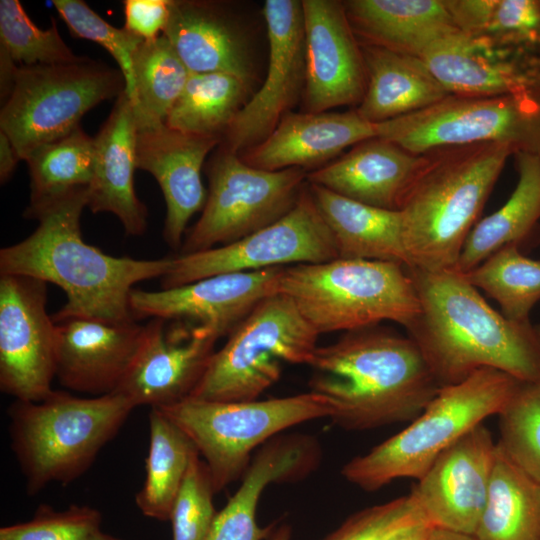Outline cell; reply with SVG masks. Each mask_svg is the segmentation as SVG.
<instances>
[{
  "instance_id": "29",
  "label": "cell",
  "mask_w": 540,
  "mask_h": 540,
  "mask_svg": "<svg viewBox=\"0 0 540 540\" xmlns=\"http://www.w3.org/2000/svg\"><path fill=\"white\" fill-rule=\"evenodd\" d=\"M367 85L356 112L371 123L392 120L431 106L449 92L420 57L362 44Z\"/></svg>"
},
{
  "instance_id": "28",
  "label": "cell",
  "mask_w": 540,
  "mask_h": 540,
  "mask_svg": "<svg viewBox=\"0 0 540 540\" xmlns=\"http://www.w3.org/2000/svg\"><path fill=\"white\" fill-rule=\"evenodd\" d=\"M163 35L191 74L227 73L248 82L250 67L244 43L218 5L172 0Z\"/></svg>"
},
{
  "instance_id": "47",
  "label": "cell",
  "mask_w": 540,
  "mask_h": 540,
  "mask_svg": "<svg viewBox=\"0 0 540 540\" xmlns=\"http://www.w3.org/2000/svg\"><path fill=\"white\" fill-rule=\"evenodd\" d=\"M432 527L429 523L415 525L401 531L390 540H427Z\"/></svg>"
},
{
  "instance_id": "40",
  "label": "cell",
  "mask_w": 540,
  "mask_h": 540,
  "mask_svg": "<svg viewBox=\"0 0 540 540\" xmlns=\"http://www.w3.org/2000/svg\"><path fill=\"white\" fill-rule=\"evenodd\" d=\"M497 416L498 448L540 484V381L521 382Z\"/></svg>"
},
{
  "instance_id": "20",
  "label": "cell",
  "mask_w": 540,
  "mask_h": 540,
  "mask_svg": "<svg viewBox=\"0 0 540 540\" xmlns=\"http://www.w3.org/2000/svg\"><path fill=\"white\" fill-rule=\"evenodd\" d=\"M420 58L449 94L516 95L540 87L533 53L460 30L436 41Z\"/></svg>"
},
{
  "instance_id": "21",
  "label": "cell",
  "mask_w": 540,
  "mask_h": 540,
  "mask_svg": "<svg viewBox=\"0 0 540 540\" xmlns=\"http://www.w3.org/2000/svg\"><path fill=\"white\" fill-rule=\"evenodd\" d=\"M220 137L183 133L165 123L138 127L137 169L158 182L166 203L163 238L180 250L192 216L203 209L207 192L201 171L206 156Z\"/></svg>"
},
{
  "instance_id": "19",
  "label": "cell",
  "mask_w": 540,
  "mask_h": 540,
  "mask_svg": "<svg viewBox=\"0 0 540 540\" xmlns=\"http://www.w3.org/2000/svg\"><path fill=\"white\" fill-rule=\"evenodd\" d=\"M305 105L308 113L360 104L366 69L343 2L302 0Z\"/></svg>"
},
{
  "instance_id": "50",
  "label": "cell",
  "mask_w": 540,
  "mask_h": 540,
  "mask_svg": "<svg viewBox=\"0 0 540 540\" xmlns=\"http://www.w3.org/2000/svg\"><path fill=\"white\" fill-rule=\"evenodd\" d=\"M88 540H121V539L113 537L99 530L95 534H93Z\"/></svg>"
},
{
  "instance_id": "43",
  "label": "cell",
  "mask_w": 540,
  "mask_h": 540,
  "mask_svg": "<svg viewBox=\"0 0 540 540\" xmlns=\"http://www.w3.org/2000/svg\"><path fill=\"white\" fill-rule=\"evenodd\" d=\"M423 523L429 522L411 491L356 512L324 540H390L401 531Z\"/></svg>"
},
{
  "instance_id": "41",
  "label": "cell",
  "mask_w": 540,
  "mask_h": 540,
  "mask_svg": "<svg viewBox=\"0 0 540 540\" xmlns=\"http://www.w3.org/2000/svg\"><path fill=\"white\" fill-rule=\"evenodd\" d=\"M52 3L74 37L95 42L111 54L124 77L125 92L134 106L133 55L143 40L124 27H114L84 1L53 0Z\"/></svg>"
},
{
  "instance_id": "7",
  "label": "cell",
  "mask_w": 540,
  "mask_h": 540,
  "mask_svg": "<svg viewBox=\"0 0 540 540\" xmlns=\"http://www.w3.org/2000/svg\"><path fill=\"white\" fill-rule=\"evenodd\" d=\"M278 293L290 298L321 335L393 321L407 327L419 312L411 276L399 264L341 259L284 267Z\"/></svg>"
},
{
  "instance_id": "17",
  "label": "cell",
  "mask_w": 540,
  "mask_h": 540,
  "mask_svg": "<svg viewBox=\"0 0 540 540\" xmlns=\"http://www.w3.org/2000/svg\"><path fill=\"white\" fill-rule=\"evenodd\" d=\"M284 267L219 274L177 287L133 289V317L160 318L202 326L219 338L228 336L265 298L278 293Z\"/></svg>"
},
{
  "instance_id": "38",
  "label": "cell",
  "mask_w": 540,
  "mask_h": 540,
  "mask_svg": "<svg viewBox=\"0 0 540 540\" xmlns=\"http://www.w3.org/2000/svg\"><path fill=\"white\" fill-rule=\"evenodd\" d=\"M463 274L499 304L504 317L530 322V312L540 300V260L524 256L518 245L509 244Z\"/></svg>"
},
{
  "instance_id": "48",
  "label": "cell",
  "mask_w": 540,
  "mask_h": 540,
  "mask_svg": "<svg viewBox=\"0 0 540 540\" xmlns=\"http://www.w3.org/2000/svg\"><path fill=\"white\" fill-rule=\"evenodd\" d=\"M427 540H477L474 535L432 527Z\"/></svg>"
},
{
  "instance_id": "39",
  "label": "cell",
  "mask_w": 540,
  "mask_h": 540,
  "mask_svg": "<svg viewBox=\"0 0 540 540\" xmlns=\"http://www.w3.org/2000/svg\"><path fill=\"white\" fill-rule=\"evenodd\" d=\"M41 29L18 0L0 1V51L17 66L67 64L79 61L59 34L55 19Z\"/></svg>"
},
{
  "instance_id": "52",
  "label": "cell",
  "mask_w": 540,
  "mask_h": 540,
  "mask_svg": "<svg viewBox=\"0 0 540 540\" xmlns=\"http://www.w3.org/2000/svg\"><path fill=\"white\" fill-rule=\"evenodd\" d=\"M534 61L537 64V66L540 68V53L534 54Z\"/></svg>"
},
{
  "instance_id": "1",
  "label": "cell",
  "mask_w": 540,
  "mask_h": 540,
  "mask_svg": "<svg viewBox=\"0 0 540 540\" xmlns=\"http://www.w3.org/2000/svg\"><path fill=\"white\" fill-rule=\"evenodd\" d=\"M406 269L419 312L405 329L440 387L482 368L540 381V345L530 322H514L494 310L455 268Z\"/></svg>"
},
{
  "instance_id": "51",
  "label": "cell",
  "mask_w": 540,
  "mask_h": 540,
  "mask_svg": "<svg viewBox=\"0 0 540 540\" xmlns=\"http://www.w3.org/2000/svg\"><path fill=\"white\" fill-rule=\"evenodd\" d=\"M534 328L540 345V323L538 325H535Z\"/></svg>"
},
{
  "instance_id": "31",
  "label": "cell",
  "mask_w": 540,
  "mask_h": 540,
  "mask_svg": "<svg viewBox=\"0 0 540 540\" xmlns=\"http://www.w3.org/2000/svg\"><path fill=\"white\" fill-rule=\"evenodd\" d=\"M517 185L506 203L471 229L456 270L467 273L498 249L518 245L540 219V155L514 154Z\"/></svg>"
},
{
  "instance_id": "44",
  "label": "cell",
  "mask_w": 540,
  "mask_h": 540,
  "mask_svg": "<svg viewBox=\"0 0 540 540\" xmlns=\"http://www.w3.org/2000/svg\"><path fill=\"white\" fill-rule=\"evenodd\" d=\"M101 522V512L90 506L55 510L42 504L29 521L1 527L0 540H88Z\"/></svg>"
},
{
  "instance_id": "16",
  "label": "cell",
  "mask_w": 540,
  "mask_h": 540,
  "mask_svg": "<svg viewBox=\"0 0 540 540\" xmlns=\"http://www.w3.org/2000/svg\"><path fill=\"white\" fill-rule=\"evenodd\" d=\"M263 15L269 43L266 77L224 134V148L236 154L261 143L274 131L305 84L301 1L266 0Z\"/></svg>"
},
{
  "instance_id": "32",
  "label": "cell",
  "mask_w": 540,
  "mask_h": 540,
  "mask_svg": "<svg viewBox=\"0 0 540 540\" xmlns=\"http://www.w3.org/2000/svg\"><path fill=\"white\" fill-rule=\"evenodd\" d=\"M95 146L79 126L67 136L43 144L24 159L30 177V199L23 213L37 220L56 204L89 188Z\"/></svg>"
},
{
  "instance_id": "6",
  "label": "cell",
  "mask_w": 540,
  "mask_h": 540,
  "mask_svg": "<svg viewBox=\"0 0 540 540\" xmlns=\"http://www.w3.org/2000/svg\"><path fill=\"white\" fill-rule=\"evenodd\" d=\"M522 381L482 368L463 381L442 386L400 432L348 461L342 476L364 491L396 479L419 480L436 459L490 416L498 415Z\"/></svg>"
},
{
  "instance_id": "10",
  "label": "cell",
  "mask_w": 540,
  "mask_h": 540,
  "mask_svg": "<svg viewBox=\"0 0 540 540\" xmlns=\"http://www.w3.org/2000/svg\"><path fill=\"white\" fill-rule=\"evenodd\" d=\"M125 90L119 69L87 57L67 64L18 66L0 111V131L24 160L35 148L70 134L90 109Z\"/></svg>"
},
{
  "instance_id": "42",
  "label": "cell",
  "mask_w": 540,
  "mask_h": 540,
  "mask_svg": "<svg viewBox=\"0 0 540 540\" xmlns=\"http://www.w3.org/2000/svg\"><path fill=\"white\" fill-rule=\"evenodd\" d=\"M214 494L208 467L197 452L191 459L171 511L173 540L207 539L217 514Z\"/></svg>"
},
{
  "instance_id": "13",
  "label": "cell",
  "mask_w": 540,
  "mask_h": 540,
  "mask_svg": "<svg viewBox=\"0 0 540 540\" xmlns=\"http://www.w3.org/2000/svg\"><path fill=\"white\" fill-rule=\"evenodd\" d=\"M337 258L334 237L307 183L295 206L276 222L231 244L174 256L161 285L166 289L219 274L317 264Z\"/></svg>"
},
{
  "instance_id": "36",
  "label": "cell",
  "mask_w": 540,
  "mask_h": 540,
  "mask_svg": "<svg viewBox=\"0 0 540 540\" xmlns=\"http://www.w3.org/2000/svg\"><path fill=\"white\" fill-rule=\"evenodd\" d=\"M190 74L163 34L138 46L133 55L138 127L165 123Z\"/></svg>"
},
{
  "instance_id": "4",
  "label": "cell",
  "mask_w": 540,
  "mask_h": 540,
  "mask_svg": "<svg viewBox=\"0 0 540 540\" xmlns=\"http://www.w3.org/2000/svg\"><path fill=\"white\" fill-rule=\"evenodd\" d=\"M428 161L400 213L410 268H456L464 242L513 150L484 143L445 148Z\"/></svg>"
},
{
  "instance_id": "37",
  "label": "cell",
  "mask_w": 540,
  "mask_h": 540,
  "mask_svg": "<svg viewBox=\"0 0 540 540\" xmlns=\"http://www.w3.org/2000/svg\"><path fill=\"white\" fill-rule=\"evenodd\" d=\"M458 30L499 44L540 48L538 0H444Z\"/></svg>"
},
{
  "instance_id": "46",
  "label": "cell",
  "mask_w": 540,
  "mask_h": 540,
  "mask_svg": "<svg viewBox=\"0 0 540 540\" xmlns=\"http://www.w3.org/2000/svg\"><path fill=\"white\" fill-rule=\"evenodd\" d=\"M21 160L9 137L0 131V181L6 183L13 175Z\"/></svg>"
},
{
  "instance_id": "9",
  "label": "cell",
  "mask_w": 540,
  "mask_h": 540,
  "mask_svg": "<svg viewBox=\"0 0 540 540\" xmlns=\"http://www.w3.org/2000/svg\"><path fill=\"white\" fill-rule=\"evenodd\" d=\"M319 334L281 293L263 299L216 350L191 397L210 401L258 399L285 364L310 365Z\"/></svg>"
},
{
  "instance_id": "33",
  "label": "cell",
  "mask_w": 540,
  "mask_h": 540,
  "mask_svg": "<svg viewBox=\"0 0 540 540\" xmlns=\"http://www.w3.org/2000/svg\"><path fill=\"white\" fill-rule=\"evenodd\" d=\"M474 536L477 540H540V484L499 448Z\"/></svg>"
},
{
  "instance_id": "24",
  "label": "cell",
  "mask_w": 540,
  "mask_h": 540,
  "mask_svg": "<svg viewBox=\"0 0 540 540\" xmlns=\"http://www.w3.org/2000/svg\"><path fill=\"white\" fill-rule=\"evenodd\" d=\"M427 161L428 154H415L375 137L308 173L307 182L363 204L399 211Z\"/></svg>"
},
{
  "instance_id": "23",
  "label": "cell",
  "mask_w": 540,
  "mask_h": 540,
  "mask_svg": "<svg viewBox=\"0 0 540 540\" xmlns=\"http://www.w3.org/2000/svg\"><path fill=\"white\" fill-rule=\"evenodd\" d=\"M320 457L318 442L310 436L288 434L269 440L254 453L238 489L217 511L206 540H266L276 525L257 523L262 493L272 483L305 478L317 468Z\"/></svg>"
},
{
  "instance_id": "11",
  "label": "cell",
  "mask_w": 540,
  "mask_h": 540,
  "mask_svg": "<svg viewBox=\"0 0 540 540\" xmlns=\"http://www.w3.org/2000/svg\"><path fill=\"white\" fill-rule=\"evenodd\" d=\"M377 130L378 137L415 154L498 143L514 154L540 155V87L516 95L450 94L417 112L377 123Z\"/></svg>"
},
{
  "instance_id": "15",
  "label": "cell",
  "mask_w": 540,
  "mask_h": 540,
  "mask_svg": "<svg viewBox=\"0 0 540 540\" xmlns=\"http://www.w3.org/2000/svg\"><path fill=\"white\" fill-rule=\"evenodd\" d=\"M219 337L182 321L153 318L126 376L115 390L135 407L162 408L192 396L203 378Z\"/></svg>"
},
{
  "instance_id": "25",
  "label": "cell",
  "mask_w": 540,
  "mask_h": 540,
  "mask_svg": "<svg viewBox=\"0 0 540 540\" xmlns=\"http://www.w3.org/2000/svg\"><path fill=\"white\" fill-rule=\"evenodd\" d=\"M137 131L133 105L124 92L94 137L93 176L87 203L93 213L115 215L131 236L145 232L148 217L134 186Z\"/></svg>"
},
{
  "instance_id": "35",
  "label": "cell",
  "mask_w": 540,
  "mask_h": 540,
  "mask_svg": "<svg viewBox=\"0 0 540 540\" xmlns=\"http://www.w3.org/2000/svg\"><path fill=\"white\" fill-rule=\"evenodd\" d=\"M246 86L227 73L190 74L165 124L183 133L221 138L243 107Z\"/></svg>"
},
{
  "instance_id": "22",
  "label": "cell",
  "mask_w": 540,
  "mask_h": 540,
  "mask_svg": "<svg viewBox=\"0 0 540 540\" xmlns=\"http://www.w3.org/2000/svg\"><path fill=\"white\" fill-rule=\"evenodd\" d=\"M54 321L60 384L94 396L114 393L138 354L145 325L88 317Z\"/></svg>"
},
{
  "instance_id": "27",
  "label": "cell",
  "mask_w": 540,
  "mask_h": 540,
  "mask_svg": "<svg viewBox=\"0 0 540 540\" xmlns=\"http://www.w3.org/2000/svg\"><path fill=\"white\" fill-rule=\"evenodd\" d=\"M355 36L368 45L421 57L458 30L444 0H349L343 2Z\"/></svg>"
},
{
  "instance_id": "26",
  "label": "cell",
  "mask_w": 540,
  "mask_h": 540,
  "mask_svg": "<svg viewBox=\"0 0 540 540\" xmlns=\"http://www.w3.org/2000/svg\"><path fill=\"white\" fill-rule=\"evenodd\" d=\"M378 137L377 124L344 113H288L274 131L241 157L268 171L309 167L328 161L343 149Z\"/></svg>"
},
{
  "instance_id": "2",
  "label": "cell",
  "mask_w": 540,
  "mask_h": 540,
  "mask_svg": "<svg viewBox=\"0 0 540 540\" xmlns=\"http://www.w3.org/2000/svg\"><path fill=\"white\" fill-rule=\"evenodd\" d=\"M309 367L310 391L327 399L329 419L349 431L409 423L440 388L414 341L379 325L319 346Z\"/></svg>"
},
{
  "instance_id": "30",
  "label": "cell",
  "mask_w": 540,
  "mask_h": 540,
  "mask_svg": "<svg viewBox=\"0 0 540 540\" xmlns=\"http://www.w3.org/2000/svg\"><path fill=\"white\" fill-rule=\"evenodd\" d=\"M308 186L334 237L339 258L411 267L400 211L363 204L318 185Z\"/></svg>"
},
{
  "instance_id": "14",
  "label": "cell",
  "mask_w": 540,
  "mask_h": 540,
  "mask_svg": "<svg viewBox=\"0 0 540 540\" xmlns=\"http://www.w3.org/2000/svg\"><path fill=\"white\" fill-rule=\"evenodd\" d=\"M57 325L47 311V283L0 274V389L20 401L52 391Z\"/></svg>"
},
{
  "instance_id": "8",
  "label": "cell",
  "mask_w": 540,
  "mask_h": 540,
  "mask_svg": "<svg viewBox=\"0 0 540 540\" xmlns=\"http://www.w3.org/2000/svg\"><path fill=\"white\" fill-rule=\"evenodd\" d=\"M157 409L193 442L216 493L242 478L257 448L291 427L332 415L327 399L312 391L250 401L189 397Z\"/></svg>"
},
{
  "instance_id": "12",
  "label": "cell",
  "mask_w": 540,
  "mask_h": 540,
  "mask_svg": "<svg viewBox=\"0 0 540 540\" xmlns=\"http://www.w3.org/2000/svg\"><path fill=\"white\" fill-rule=\"evenodd\" d=\"M207 175L205 205L179 255L231 244L276 222L295 206L307 184L303 168L259 169L224 147L210 160Z\"/></svg>"
},
{
  "instance_id": "18",
  "label": "cell",
  "mask_w": 540,
  "mask_h": 540,
  "mask_svg": "<svg viewBox=\"0 0 540 540\" xmlns=\"http://www.w3.org/2000/svg\"><path fill=\"white\" fill-rule=\"evenodd\" d=\"M497 454V441L480 424L443 452L417 480L411 491L433 527L474 535Z\"/></svg>"
},
{
  "instance_id": "3",
  "label": "cell",
  "mask_w": 540,
  "mask_h": 540,
  "mask_svg": "<svg viewBox=\"0 0 540 540\" xmlns=\"http://www.w3.org/2000/svg\"><path fill=\"white\" fill-rule=\"evenodd\" d=\"M87 203L88 189L44 213L28 237L0 250V274L32 277L61 288L66 302L53 315L54 320L88 317L134 321L129 303L133 286L165 276L173 257H115L86 243L80 218Z\"/></svg>"
},
{
  "instance_id": "34",
  "label": "cell",
  "mask_w": 540,
  "mask_h": 540,
  "mask_svg": "<svg viewBox=\"0 0 540 540\" xmlns=\"http://www.w3.org/2000/svg\"><path fill=\"white\" fill-rule=\"evenodd\" d=\"M149 432L146 477L135 502L145 516L168 521L191 459L198 451L189 437L157 408L150 409Z\"/></svg>"
},
{
  "instance_id": "5",
  "label": "cell",
  "mask_w": 540,
  "mask_h": 540,
  "mask_svg": "<svg viewBox=\"0 0 540 540\" xmlns=\"http://www.w3.org/2000/svg\"><path fill=\"white\" fill-rule=\"evenodd\" d=\"M135 408L115 393L84 398L53 390L40 401L15 400L9 435L27 494L82 476Z\"/></svg>"
},
{
  "instance_id": "49",
  "label": "cell",
  "mask_w": 540,
  "mask_h": 540,
  "mask_svg": "<svg viewBox=\"0 0 540 540\" xmlns=\"http://www.w3.org/2000/svg\"><path fill=\"white\" fill-rule=\"evenodd\" d=\"M291 538V527L283 523L281 525H276L272 533L266 540H290Z\"/></svg>"
},
{
  "instance_id": "45",
  "label": "cell",
  "mask_w": 540,
  "mask_h": 540,
  "mask_svg": "<svg viewBox=\"0 0 540 540\" xmlns=\"http://www.w3.org/2000/svg\"><path fill=\"white\" fill-rule=\"evenodd\" d=\"M172 0H125L124 28L143 41L161 36L167 26Z\"/></svg>"
}]
</instances>
